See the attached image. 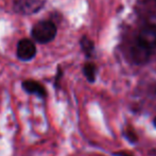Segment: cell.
I'll return each instance as SVG.
<instances>
[{
	"instance_id": "obj_1",
	"label": "cell",
	"mask_w": 156,
	"mask_h": 156,
	"mask_svg": "<svg viewBox=\"0 0 156 156\" xmlns=\"http://www.w3.org/2000/svg\"><path fill=\"white\" fill-rule=\"evenodd\" d=\"M56 35V27L52 21L45 20L36 23L32 29V36L41 44H47L53 41Z\"/></svg>"
},
{
	"instance_id": "obj_2",
	"label": "cell",
	"mask_w": 156,
	"mask_h": 156,
	"mask_svg": "<svg viewBox=\"0 0 156 156\" xmlns=\"http://www.w3.org/2000/svg\"><path fill=\"white\" fill-rule=\"evenodd\" d=\"M44 0H15L13 9L20 15H32L44 6Z\"/></svg>"
},
{
	"instance_id": "obj_3",
	"label": "cell",
	"mask_w": 156,
	"mask_h": 156,
	"mask_svg": "<svg viewBox=\"0 0 156 156\" xmlns=\"http://www.w3.org/2000/svg\"><path fill=\"white\" fill-rule=\"evenodd\" d=\"M36 54V47L32 41L28 38L21 39L17 45V56L21 61H30Z\"/></svg>"
},
{
	"instance_id": "obj_4",
	"label": "cell",
	"mask_w": 156,
	"mask_h": 156,
	"mask_svg": "<svg viewBox=\"0 0 156 156\" xmlns=\"http://www.w3.org/2000/svg\"><path fill=\"white\" fill-rule=\"evenodd\" d=\"M136 41L149 50H154L156 48V30L153 28H144L139 32Z\"/></svg>"
},
{
	"instance_id": "obj_5",
	"label": "cell",
	"mask_w": 156,
	"mask_h": 156,
	"mask_svg": "<svg viewBox=\"0 0 156 156\" xmlns=\"http://www.w3.org/2000/svg\"><path fill=\"white\" fill-rule=\"evenodd\" d=\"M151 52H152L151 50L147 49L146 47L140 45L138 41H136L131 49V55L136 64H144L150 58Z\"/></svg>"
},
{
	"instance_id": "obj_6",
	"label": "cell",
	"mask_w": 156,
	"mask_h": 156,
	"mask_svg": "<svg viewBox=\"0 0 156 156\" xmlns=\"http://www.w3.org/2000/svg\"><path fill=\"white\" fill-rule=\"evenodd\" d=\"M23 88L25 89V91H27L28 94H35L37 97H41V98H45L46 94V89L45 87L41 84H39L38 82L33 80H26L23 82Z\"/></svg>"
},
{
	"instance_id": "obj_7",
	"label": "cell",
	"mask_w": 156,
	"mask_h": 156,
	"mask_svg": "<svg viewBox=\"0 0 156 156\" xmlns=\"http://www.w3.org/2000/svg\"><path fill=\"white\" fill-rule=\"evenodd\" d=\"M84 74L87 79H88L90 82H93L94 80V76H96V67H94V64H86L84 66Z\"/></svg>"
},
{
	"instance_id": "obj_8",
	"label": "cell",
	"mask_w": 156,
	"mask_h": 156,
	"mask_svg": "<svg viewBox=\"0 0 156 156\" xmlns=\"http://www.w3.org/2000/svg\"><path fill=\"white\" fill-rule=\"evenodd\" d=\"M81 46H82V49L85 51V53L88 54V55L90 54V52L93 51V49H94L93 43H91V41H89L87 37L82 38V41H81Z\"/></svg>"
},
{
	"instance_id": "obj_9",
	"label": "cell",
	"mask_w": 156,
	"mask_h": 156,
	"mask_svg": "<svg viewBox=\"0 0 156 156\" xmlns=\"http://www.w3.org/2000/svg\"><path fill=\"white\" fill-rule=\"evenodd\" d=\"M147 25H148V27L153 28V29L156 30V11L151 12L147 16Z\"/></svg>"
},
{
	"instance_id": "obj_10",
	"label": "cell",
	"mask_w": 156,
	"mask_h": 156,
	"mask_svg": "<svg viewBox=\"0 0 156 156\" xmlns=\"http://www.w3.org/2000/svg\"><path fill=\"white\" fill-rule=\"evenodd\" d=\"M154 124H155V126H156V118L154 119Z\"/></svg>"
}]
</instances>
